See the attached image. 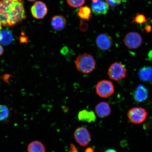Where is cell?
<instances>
[{
	"instance_id": "6",
	"label": "cell",
	"mask_w": 152,
	"mask_h": 152,
	"mask_svg": "<svg viewBox=\"0 0 152 152\" xmlns=\"http://www.w3.org/2000/svg\"><path fill=\"white\" fill-rule=\"evenodd\" d=\"M124 42L129 49H136L141 45L142 39L141 36L137 32H131L125 35Z\"/></svg>"
},
{
	"instance_id": "5",
	"label": "cell",
	"mask_w": 152,
	"mask_h": 152,
	"mask_svg": "<svg viewBox=\"0 0 152 152\" xmlns=\"http://www.w3.org/2000/svg\"><path fill=\"white\" fill-rule=\"evenodd\" d=\"M127 115L131 123L134 124H139L145 120L147 113L143 108L135 107L129 110Z\"/></svg>"
},
{
	"instance_id": "24",
	"label": "cell",
	"mask_w": 152,
	"mask_h": 152,
	"mask_svg": "<svg viewBox=\"0 0 152 152\" xmlns=\"http://www.w3.org/2000/svg\"><path fill=\"white\" fill-rule=\"evenodd\" d=\"M68 152H79L77 148H76L73 144H71L70 146V148Z\"/></svg>"
},
{
	"instance_id": "4",
	"label": "cell",
	"mask_w": 152,
	"mask_h": 152,
	"mask_svg": "<svg viewBox=\"0 0 152 152\" xmlns=\"http://www.w3.org/2000/svg\"><path fill=\"white\" fill-rule=\"evenodd\" d=\"M96 94L100 97L106 98L111 96L115 92V87L111 81L106 80H101L96 86Z\"/></svg>"
},
{
	"instance_id": "21",
	"label": "cell",
	"mask_w": 152,
	"mask_h": 152,
	"mask_svg": "<svg viewBox=\"0 0 152 152\" xmlns=\"http://www.w3.org/2000/svg\"><path fill=\"white\" fill-rule=\"evenodd\" d=\"M133 22L138 24H142L147 21L148 19L143 15L138 14L133 18Z\"/></svg>"
},
{
	"instance_id": "26",
	"label": "cell",
	"mask_w": 152,
	"mask_h": 152,
	"mask_svg": "<svg viewBox=\"0 0 152 152\" xmlns=\"http://www.w3.org/2000/svg\"><path fill=\"white\" fill-rule=\"evenodd\" d=\"M94 149L93 148L88 147L85 150V152H94Z\"/></svg>"
},
{
	"instance_id": "15",
	"label": "cell",
	"mask_w": 152,
	"mask_h": 152,
	"mask_svg": "<svg viewBox=\"0 0 152 152\" xmlns=\"http://www.w3.org/2000/svg\"><path fill=\"white\" fill-rule=\"evenodd\" d=\"M138 76L141 80L150 82L152 80V67L146 66L142 68L138 72Z\"/></svg>"
},
{
	"instance_id": "2",
	"label": "cell",
	"mask_w": 152,
	"mask_h": 152,
	"mask_svg": "<svg viewBox=\"0 0 152 152\" xmlns=\"http://www.w3.org/2000/svg\"><path fill=\"white\" fill-rule=\"evenodd\" d=\"M75 64L78 71L83 74H88L92 73L95 69L96 62L92 55L84 53L77 57Z\"/></svg>"
},
{
	"instance_id": "8",
	"label": "cell",
	"mask_w": 152,
	"mask_h": 152,
	"mask_svg": "<svg viewBox=\"0 0 152 152\" xmlns=\"http://www.w3.org/2000/svg\"><path fill=\"white\" fill-rule=\"evenodd\" d=\"M31 12L34 18L37 19H43L47 14V5L42 1H36L32 6Z\"/></svg>"
},
{
	"instance_id": "27",
	"label": "cell",
	"mask_w": 152,
	"mask_h": 152,
	"mask_svg": "<svg viewBox=\"0 0 152 152\" xmlns=\"http://www.w3.org/2000/svg\"><path fill=\"white\" fill-rule=\"evenodd\" d=\"M4 49L2 46L0 45V56H1L4 53Z\"/></svg>"
},
{
	"instance_id": "12",
	"label": "cell",
	"mask_w": 152,
	"mask_h": 152,
	"mask_svg": "<svg viewBox=\"0 0 152 152\" xmlns=\"http://www.w3.org/2000/svg\"><path fill=\"white\" fill-rule=\"evenodd\" d=\"M148 95V90L142 85H140L137 87L133 94V98L136 102H141L147 99Z\"/></svg>"
},
{
	"instance_id": "28",
	"label": "cell",
	"mask_w": 152,
	"mask_h": 152,
	"mask_svg": "<svg viewBox=\"0 0 152 152\" xmlns=\"http://www.w3.org/2000/svg\"><path fill=\"white\" fill-rule=\"evenodd\" d=\"M104 152H117L115 150L113 149H108L104 151Z\"/></svg>"
},
{
	"instance_id": "18",
	"label": "cell",
	"mask_w": 152,
	"mask_h": 152,
	"mask_svg": "<svg viewBox=\"0 0 152 152\" xmlns=\"http://www.w3.org/2000/svg\"><path fill=\"white\" fill-rule=\"evenodd\" d=\"M28 152H45L44 145L41 142L38 141L32 142L28 144Z\"/></svg>"
},
{
	"instance_id": "3",
	"label": "cell",
	"mask_w": 152,
	"mask_h": 152,
	"mask_svg": "<svg viewBox=\"0 0 152 152\" xmlns=\"http://www.w3.org/2000/svg\"><path fill=\"white\" fill-rule=\"evenodd\" d=\"M126 71V68L123 64L120 63L115 62L110 66L107 75L110 79L118 81L125 78Z\"/></svg>"
},
{
	"instance_id": "25",
	"label": "cell",
	"mask_w": 152,
	"mask_h": 152,
	"mask_svg": "<svg viewBox=\"0 0 152 152\" xmlns=\"http://www.w3.org/2000/svg\"><path fill=\"white\" fill-rule=\"evenodd\" d=\"M144 29L147 33H149V32H151V31L152 27L151 26L148 25L145 26Z\"/></svg>"
},
{
	"instance_id": "30",
	"label": "cell",
	"mask_w": 152,
	"mask_h": 152,
	"mask_svg": "<svg viewBox=\"0 0 152 152\" xmlns=\"http://www.w3.org/2000/svg\"><path fill=\"white\" fill-rule=\"evenodd\" d=\"M27 1H29L33 2V1H36V0H27Z\"/></svg>"
},
{
	"instance_id": "19",
	"label": "cell",
	"mask_w": 152,
	"mask_h": 152,
	"mask_svg": "<svg viewBox=\"0 0 152 152\" xmlns=\"http://www.w3.org/2000/svg\"><path fill=\"white\" fill-rule=\"evenodd\" d=\"M9 108L6 106L0 105V121L6 120L9 118Z\"/></svg>"
},
{
	"instance_id": "23",
	"label": "cell",
	"mask_w": 152,
	"mask_h": 152,
	"mask_svg": "<svg viewBox=\"0 0 152 152\" xmlns=\"http://www.w3.org/2000/svg\"><path fill=\"white\" fill-rule=\"evenodd\" d=\"M80 28L82 31H86L88 28V25L87 24L84 22H82L80 26Z\"/></svg>"
},
{
	"instance_id": "13",
	"label": "cell",
	"mask_w": 152,
	"mask_h": 152,
	"mask_svg": "<svg viewBox=\"0 0 152 152\" xmlns=\"http://www.w3.org/2000/svg\"><path fill=\"white\" fill-rule=\"evenodd\" d=\"M66 23L65 18L61 15L54 16L51 19V26L53 29L56 31L63 30L66 27Z\"/></svg>"
},
{
	"instance_id": "22",
	"label": "cell",
	"mask_w": 152,
	"mask_h": 152,
	"mask_svg": "<svg viewBox=\"0 0 152 152\" xmlns=\"http://www.w3.org/2000/svg\"><path fill=\"white\" fill-rule=\"evenodd\" d=\"M106 1L111 7H115L121 4L122 0H106Z\"/></svg>"
},
{
	"instance_id": "17",
	"label": "cell",
	"mask_w": 152,
	"mask_h": 152,
	"mask_svg": "<svg viewBox=\"0 0 152 152\" xmlns=\"http://www.w3.org/2000/svg\"><path fill=\"white\" fill-rule=\"evenodd\" d=\"M77 15L80 18L83 20H88L92 17L91 9L87 6L81 7L79 9Z\"/></svg>"
},
{
	"instance_id": "16",
	"label": "cell",
	"mask_w": 152,
	"mask_h": 152,
	"mask_svg": "<svg viewBox=\"0 0 152 152\" xmlns=\"http://www.w3.org/2000/svg\"><path fill=\"white\" fill-rule=\"evenodd\" d=\"M14 40L11 32L8 30H0V43L4 45H8Z\"/></svg>"
},
{
	"instance_id": "29",
	"label": "cell",
	"mask_w": 152,
	"mask_h": 152,
	"mask_svg": "<svg viewBox=\"0 0 152 152\" xmlns=\"http://www.w3.org/2000/svg\"><path fill=\"white\" fill-rule=\"evenodd\" d=\"M2 25V24H1V21L0 20V30H1V29Z\"/></svg>"
},
{
	"instance_id": "11",
	"label": "cell",
	"mask_w": 152,
	"mask_h": 152,
	"mask_svg": "<svg viewBox=\"0 0 152 152\" xmlns=\"http://www.w3.org/2000/svg\"><path fill=\"white\" fill-rule=\"evenodd\" d=\"M95 113L101 118H104L109 116L111 113V108L107 102H100L95 108Z\"/></svg>"
},
{
	"instance_id": "20",
	"label": "cell",
	"mask_w": 152,
	"mask_h": 152,
	"mask_svg": "<svg viewBox=\"0 0 152 152\" xmlns=\"http://www.w3.org/2000/svg\"><path fill=\"white\" fill-rule=\"evenodd\" d=\"M86 0H66L68 4L70 6L77 8L80 7L84 4Z\"/></svg>"
},
{
	"instance_id": "14",
	"label": "cell",
	"mask_w": 152,
	"mask_h": 152,
	"mask_svg": "<svg viewBox=\"0 0 152 152\" xmlns=\"http://www.w3.org/2000/svg\"><path fill=\"white\" fill-rule=\"evenodd\" d=\"M77 118L80 121L88 123L94 122L96 119V114L92 111L83 110L79 112Z\"/></svg>"
},
{
	"instance_id": "1",
	"label": "cell",
	"mask_w": 152,
	"mask_h": 152,
	"mask_svg": "<svg viewBox=\"0 0 152 152\" xmlns=\"http://www.w3.org/2000/svg\"><path fill=\"white\" fill-rule=\"evenodd\" d=\"M23 0H0V20L5 27H11L25 20Z\"/></svg>"
},
{
	"instance_id": "10",
	"label": "cell",
	"mask_w": 152,
	"mask_h": 152,
	"mask_svg": "<svg viewBox=\"0 0 152 152\" xmlns=\"http://www.w3.org/2000/svg\"><path fill=\"white\" fill-rule=\"evenodd\" d=\"M91 9L96 15H106L109 9V5L104 0H98L95 2H92Z\"/></svg>"
},
{
	"instance_id": "7",
	"label": "cell",
	"mask_w": 152,
	"mask_h": 152,
	"mask_svg": "<svg viewBox=\"0 0 152 152\" xmlns=\"http://www.w3.org/2000/svg\"><path fill=\"white\" fill-rule=\"evenodd\" d=\"M76 141L82 147H86L90 143L91 136L87 129L84 127L78 128L74 133Z\"/></svg>"
},
{
	"instance_id": "9",
	"label": "cell",
	"mask_w": 152,
	"mask_h": 152,
	"mask_svg": "<svg viewBox=\"0 0 152 152\" xmlns=\"http://www.w3.org/2000/svg\"><path fill=\"white\" fill-rule=\"evenodd\" d=\"M96 44L101 50H107L113 45V39L111 36L107 34H100L96 38Z\"/></svg>"
}]
</instances>
